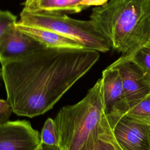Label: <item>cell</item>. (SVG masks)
Masks as SVG:
<instances>
[{
    "label": "cell",
    "instance_id": "obj_1",
    "mask_svg": "<svg viewBox=\"0 0 150 150\" xmlns=\"http://www.w3.org/2000/svg\"><path fill=\"white\" fill-rule=\"evenodd\" d=\"M99 57L94 50L43 47L1 62L6 100L12 112L33 118L51 110Z\"/></svg>",
    "mask_w": 150,
    "mask_h": 150
},
{
    "label": "cell",
    "instance_id": "obj_2",
    "mask_svg": "<svg viewBox=\"0 0 150 150\" xmlns=\"http://www.w3.org/2000/svg\"><path fill=\"white\" fill-rule=\"evenodd\" d=\"M90 18L123 55L150 41V0H108L94 8Z\"/></svg>",
    "mask_w": 150,
    "mask_h": 150
},
{
    "label": "cell",
    "instance_id": "obj_3",
    "mask_svg": "<svg viewBox=\"0 0 150 150\" xmlns=\"http://www.w3.org/2000/svg\"><path fill=\"white\" fill-rule=\"evenodd\" d=\"M102 80L98 79L79 102L62 108L54 119L60 150H79L105 120Z\"/></svg>",
    "mask_w": 150,
    "mask_h": 150
},
{
    "label": "cell",
    "instance_id": "obj_4",
    "mask_svg": "<svg viewBox=\"0 0 150 150\" xmlns=\"http://www.w3.org/2000/svg\"><path fill=\"white\" fill-rule=\"evenodd\" d=\"M20 21L54 31L71 39L84 49L107 52L111 46L104 34L92 20H79L59 12L22 9Z\"/></svg>",
    "mask_w": 150,
    "mask_h": 150
},
{
    "label": "cell",
    "instance_id": "obj_5",
    "mask_svg": "<svg viewBox=\"0 0 150 150\" xmlns=\"http://www.w3.org/2000/svg\"><path fill=\"white\" fill-rule=\"evenodd\" d=\"M110 66L119 71L129 105L150 94V77L129 56H122Z\"/></svg>",
    "mask_w": 150,
    "mask_h": 150
},
{
    "label": "cell",
    "instance_id": "obj_6",
    "mask_svg": "<svg viewBox=\"0 0 150 150\" xmlns=\"http://www.w3.org/2000/svg\"><path fill=\"white\" fill-rule=\"evenodd\" d=\"M101 80L105 111L112 129L116 122L125 115L129 105L118 69L108 66L102 73Z\"/></svg>",
    "mask_w": 150,
    "mask_h": 150
},
{
    "label": "cell",
    "instance_id": "obj_7",
    "mask_svg": "<svg viewBox=\"0 0 150 150\" xmlns=\"http://www.w3.org/2000/svg\"><path fill=\"white\" fill-rule=\"evenodd\" d=\"M40 143L38 131L28 121L0 124V150H35Z\"/></svg>",
    "mask_w": 150,
    "mask_h": 150
},
{
    "label": "cell",
    "instance_id": "obj_8",
    "mask_svg": "<svg viewBox=\"0 0 150 150\" xmlns=\"http://www.w3.org/2000/svg\"><path fill=\"white\" fill-rule=\"evenodd\" d=\"M149 127L124 115L114 125L112 132L122 150H150Z\"/></svg>",
    "mask_w": 150,
    "mask_h": 150
},
{
    "label": "cell",
    "instance_id": "obj_9",
    "mask_svg": "<svg viewBox=\"0 0 150 150\" xmlns=\"http://www.w3.org/2000/svg\"><path fill=\"white\" fill-rule=\"evenodd\" d=\"M43 47L20 30L16 24L13 25L0 37V63L17 59Z\"/></svg>",
    "mask_w": 150,
    "mask_h": 150
},
{
    "label": "cell",
    "instance_id": "obj_10",
    "mask_svg": "<svg viewBox=\"0 0 150 150\" xmlns=\"http://www.w3.org/2000/svg\"><path fill=\"white\" fill-rule=\"evenodd\" d=\"M17 28L24 33L32 37L43 46L58 49H84L74 40L54 31L43 28L28 25L21 21L16 23Z\"/></svg>",
    "mask_w": 150,
    "mask_h": 150
},
{
    "label": "cell",
    "instance_id": "obj_11",
    "mask_svg": "<svg viewBox=\"0 0 150 150\" xmlns=\"http://www.w3.org/2000/svg\"><path fill=\"white\" fill-rule=\"evenodd\" d=\"M79 150H122L113 135L108 118L92 132Z\"/></svg>",
    "mask_w": 150,
    "mask_h": 150
},
{
    "label": "cell",
    "instance_id": "obj_12",
    "mask_svg": "<svg viewBox=\"0 0 150 150\" xmlns=\"http://www.w3.org/2000/svg\"><path fill=\"white\" fill-rule=\"evenodd\" d=\"M83 0H39L33 10L78 13L85 9L80 2Z\"/></svg>",
    "mask_w": 150,
    "mask_h": 150
},
{
    "label": "cell",
    "instance_id": "obj_13",
    "mask_svg": "<svg viewBox=\"0 0 150 150\" xmlns=\"http://www.w3.org/2000/svg\"><path fill=\"white\" fill-rule=\"evenodd\" d=\"M125 115L150 126V94L131 104Z\"/></svg>",
    "mask_w": 150,
    "mask_h": 150
},
{
    "label": "cell",
    "instance_id": "obj_14",
    "mask_svg": "<svg viewBox=\"0 0 150 150\" xmlns=\"http://www.w3.org/2000/svg\"><path fill=\"white\" fill-rule=\"evenodd\" d=\"M129 56L150 77V41L144 44Z\"/></svg>",
    "mask_w": 150,
    "mask_h": 150
},
{
    "label": "cell",
    "instance_id": "obj_15",
    "mask_svg": "<svg viewBox=\"0 0 150 150\" xmlns=\"http://www.w3.org/2000/svg\"><path fill=\"white\" fill-rule=\"evenodd\" d=\"M40 142L50 146H58V137L54 120L48 118L44 123L40 135Z\"/></svg>",
    "mask_w": 150,
    "mask_h": 150
},
{
    "label": "cell",
    "instance_id": "obj_16",
    "mask_svg": "<svg viewBox=\"0 0 150 150\" xmlns=\"http://www.w3.org/2000/svg\"><path fill=\"white\" fill-rule=\"evenodd\" d=\"M16 22V16L11 12L0 11V37L10 26Z\"/></svg>",
    "mask_w": 150,
    "mask_h": 150
},
{
    "label": "cell",
    "instance_id": "obj_17",
    "mask_svg": "<svg viewBox=\"0 0 150 150\" xmlns=\"http://www.w3.org/2000/svg\"><path fill=\"white\" fill-rule=\"evenodd\" d=\"M108 1V0H83L80 4L84 9H86L91 6H101L107 3Z\"/></svg>",
    "mask_w": 150,
    "mask_h": 150
},
{
    "label": "cell",
    "instance_id": "obj_18",
    "mask_svg": "<svg viewBox=\"0 0 150 150\" xmlns=\"http://www.w3.org/2000/svg\"><path fill=\"white\" fill-rule=\"evenodd\" d=\"M39 1V0H25L23 3L24 8L30 10H33L35 9L36 5Z\"/></svg>",
    "mask_w": 150,
    "mask_h": 150
},
{
    "label": "cell",
    "instance_id": "obj_19",
    "mask_svg": "<svg viewBox=\"0 0 150 150\" xmlns=\"http://www.w3.org/2000/svg\"><path fill=\"white\" fill-rule=\"evenodd\" d=\"M35 150H60V149L57 146H50L40 142Z\"/></svg>",
    "mask_w": 150,
    "mask_h": 150
},
{
    "label": "cell",
    "instance_id": "obj_20",
    "mask_svg": "<svg viewBox=\"0 0 150 150\" xmlns=\"http://www.w3.org/2000/svg\"><path fill=\"white\" fill-rule=\"evenodd\" d=\"M12 112V110H9L2 112H0V124L8 121V119Z\"/></svg>",
    "mask_w": 150,
    "mask_h": 150
},
{
    "label": "cell",
    "instance_id": "obj_21",
    "mask_svg": "<svg viewBox=\"0 0 150 150\" xmlns=\"http://www.w3.org/2000/svg\"><path fill=\"white\" fill-rule=\"evenodd\" d=\"M11 110V108L7 100L0 99V112Z\"/></svg>",
    "mask_w": 150,
    "mask_h": 150
},
{
    "label": "cell",
    "instance_id": "obj_22",
    "mask_svg": "<svg viewBox=\"0 0 150 150\" xmlns=\"http://www.w3.org/2000/svg\"><path fill=\"white\" fill-rule=\"evenodd\" d=\"M149 140H150V127L149 128Z\"/></svg>",
    "mask_w": 150,
    "mask_h": 150
}]
</instances>
